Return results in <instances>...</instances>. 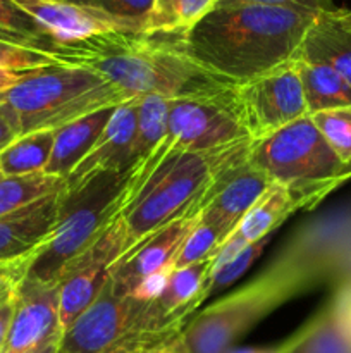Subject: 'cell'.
Listing matches in <instances>:
<instances>
[{
	"instance_id": "1",
	"label": "cell",
	"mask_w": 351,
	"mask_h": 353,
	"mask_svg": "<svg viewBox=\"0 0 351 353\" xmlns=\"http://www.w3.org/2000/svg\"><path fill=\"white\" fill-rule=\"evenodd\" d=\"M319 12L277 6L217 7L178 40L193 61L240 85L295 61Z\"/></svg>"
},
{
	"instance_id": "2",
	"label": "cell",
	"mask_w": 351,
	"mask_h": 353,
	"mask_svg": "<svg viewBox=\"0 0 351 353\" xmlns=\"http://www.w3.org/2000/svg\"><path fill=\"white\" fill-rule=\"evenodd\" d=\"M61 64L83 65L123 90L131 99L158 95L165 99L222 95L234 83L193 61L178 37L112 33L72 45H61Z\"/></svg>"
},
{
	"instance_id": "3",
	"label": "cell",
	"mask_w": 351,
	"mask_h": 353,
	"mask_svg": "<svg viewBox=\"0 0 351 353\" xmlns=\"http://www.w3.org/2000/svg\"><path fill=\"white\" fill-rule=\"evenodd\" d=\"M253 145L244 138L213 150L171 155L157 165L119 214L127 234L124 255L205 199L226 172L248 161Z\"/></svg>"
},
{
	"instance_id": "4",
	"label": "cell",
	"mask_w": 351,
	"mask_h": 353,
	"mask_svg": "<svg viewBox=\"0 0 351 353\" xmlns=\"http://www.w3.org/2000/svg\"><path fill=\"white\" fill-rule=\"evenodd\" d=\"M131 100L127 93L83 65L52 64L24 72L14 86L0 95L17 124L19 134L57 130L71 121L103 107Z\"/></svg>"
},
{
	"instance_id": "5",
	"label": "cell",
	"mask_w": 351,
	"mask_h": 353,
	"mask_svg": "<svg viewBox=\"0 0 351 353\" xmlns=\"http://www.w3.org/2000/svg\"><path fill=\"white\" fill-rule=\"evenodd\" d=\"M313 271L299 261H279L246 286L191 317L181 334L188 353H229L240 338L275 309L312 286Z\"/></svg>"
},
{
	"instance_id": "6",
	"label": "cell",
	"mask_w": 351,
	"mask_h": 353,
	"mask_svg": "<svg viewBox=\"0 0 351 353\" xmlns=\"http://www.w3.org/2000/svg\"><path fill=\"white\" fill-rule=\"evenodd\" d=\"M133 169L102 172L67 192L54 233L33 255L24 279L58 283L62 272L88 250L124 209Z\"/></svg>"
},
{
	"instance_id": "7",
	"label": "cell",
	"mask_w": 351,
	"mask_h": 353,
	"mask_svg": "<svg viewBox=\"0 0 351 353\" xmlns=\"http://www.w3.org/2000/svg\"><path fill=\"white\" fill-rule=\"evenodd\" d=\"M248 161L274 183L296 192L327 195L351 178V165L337 157L310 116L255 141Z\"/></svg>"
},
{
	"instance_id": "8",
	"label": "cell",
	"mask_w": 351,
	"mask_h": 353,
	"mask_svg": "<svg viewBox=\"0 0 351 353\" xmlns=\"http://www.w3.org/2000/svg\"><path fill=\"white\" fill-rule=\"evenodd\" d=\"M244 138H248V134L241 126L240 114L234 103V88L222 95L171 100L164 140L157 150L133 171L127 185L126 202L147 181L151 171L171 155L213 150Z\"/></svg>"
},
{
	"instance_id": "9",
	"label": "cell",
	"mask_w": 351,
	"mask_h": 353,
	"mask_svg": "<svg viewBox=\"0 0 351 353\" xmlns=\"http://www.w3.org/2000/svg\"><path fill=\"white\" fill-rule=\"evenodd\" d=\"M145 305L131 295H117L109 281L95 302L62 333L58 353H120L155 343L158 340L140 336L136 331Z\"/></svg>"
},
{
	"instance_id": "10",
	"label": "cell",
	"mask_w": 351,
	"mask_h": 353,
	"mask_svg": "<svg viewBox=\"0 0 351 353\" xmlns=\"http://www.w3.org/2000/svg\"><path fill=\"white\" fill-rule=\"evenodd\" d=\"M234 103L244 133L253 141L308 116L296 59L234 86Z\"/></svg>"
},
{
	"instance_id": "11",
	"label": "cell",
	"mask_w": 351,
	"mask_h": 353,
	"mask_svg": "<svg viewBox=\"0 0 351 353\" xmlns=\"http://www.w3.org/2000/svg\"><path fill=\"white\" fill-rule=\"evenodd\" d=\"M127 250V234L119 216L102 236L65 268L58 279V316L62 333L92 305L110 281L112 268Z\"/></svg>"
},
{
	"instance_id": "12",
	"label": "cell",
	"mask_w": 351,
	"mask_h": 353,
	"mask_svg": "<svg viewBox=\"0 0 351 353\" xmlns=\"http://www.w3.org/2000/svg\"><path fill=\"white\" fill-rule=\"evenodd\" d=\"M215 186L205 199L195 203L178 219L165 224L157 233L148 236L143 243L133 248L129 254L124 255L114 265L112 272H110V286L117 295H133L134 290L143 281L160 274V272L169 271V269H174L176 255H178L181 245L184 243L186 236L200 223L203 209L209 205L210 199L215 192Z\"/></svg>"
},
{
	"instance_id": "13",
	"label": "cell",
	"mask_w": 351,
	"mask_h": 353,
	"mask_svg": "<svg viewBox=\"0 0 351 353\" xmlns=\"http://www.w3.org/2000/svg\"><path fill=\"white\" fill-rule=\"evenodd\" d=\"M62 338L58 283L40 285L23 279L9 336L0 353H31Z\"/></svg>"
},
{
	"instance_id": "14",
	"label": "cell",
	"mask_w": 351,
	"mask_h": 353,
	"mask_svg": "<svg viewBox=\"0 0 351 353\" xmlns=\"http://www.w3.org/2000/svg\"><path fill=\"white\" fill-rule=\"evenodd\" d=\"M58 45H72L112 33H141L134 24L67 0H14Z\"/></svg>"
},
{
	"instance_id": "15",
	"label": "cell",
	"mask_w": 351,
	"mask_h": 353,
	"mask_svg": "<svg viewBox=\"0 0 351 353\" xmlns=\"http://www.w3.org/2000/svg\"><path fill=\"white\" fill-rule=\"evenodd\" d=\"M138 103L140 99H131L116 107L102 137L65 179L67 192L76 190L102 172L133 169L131 157H133L134 134H136Z\"/></svg>"
},
{
	"instance_id": "16",
	"label": "cell",
	"mask_w": 351,
	"mask_h": 353,
	"mask_svg": "<svg viewBox=\"0 0 351 353\" xmlns=\"http://www.w3.org/2000/svg\"><path fill=\"white\" fill-rule=\"evenodd\" d=\"M65 188L0 216V262L33 257L58 223Z\"/></svg>"
},
{
	"instance_id": "17",
	"label": "cell",
	"mask_w": 351,
	"mask_h": 353,
	"mask_svg": "<svg viewBox=\"0 0 351 353\" xmlns=\"http://www.w3.org/2000/svg\"><path fill=\"white\" fill-rule=\"evenodd\" d=\"M272 183L274 181L262 169L255 168L250 161L243 162L219 179L200 221L220 228L231 236Z\"/></svg>"
},
{
	"instance_id": "18",
	"label": "cell",
	"mask_w": 351,
	"mask_h": 353,
	"mask_svg": "<svg viewBox=\"0 0 351 353\" xmlns=\"http://www.w3.org/2000/svg\"><path fill=\"white\" fill-rule=\"evenodd\" d=\"M323 195L326 193L320 192H296L279 183H272L241 219L236 233L248 243H257L264 238L272 236V233L296 210L305 205H313Z\"/></svg>"
},
{
	"instance_id": "19",
	"label": "cell",
	"mask_w": 351,
	"mask_h": 353,
	"mask_svg": "<svg viewBox=\"0 0 351 353\" xmlns=\"http://www.w3.org/2000/svg\"><path fill=\"white\" fill-rule=\"evenodd\" d=\"M116 107H103L57 128L50 161L43 172L55 178L67 179L72 169L88 155L96 140L102 137Z\"/></svg>"
},
{
	"instance_id": "20",
	"label": "cell",
	"mask_w": 351,
	"mask_h": 353,
	"mask_svg": "<svg viewBox=\"0 0 351 353\" xmlns=\"http://www.w3.org/2000/svg\"><path fill=\"white\" fill-rule=\"evenodd\" d=\"M336 10L317 14L303 38L298 57L330 65L351 86V30L337 21Z\"/></svg>"
},
{
	"instance_id": "21",
	"label": "cell",
	"mask_w": 351,
	"mask_h": 353,
	"mask_svg": "<svg viewBox=\"0 0 351 353\" xmlns=\"http://www.w3.org/2000/svg\"><path fill=\"white\" fill-rule=\"evenodd\" d=\"M308 116L339 107H351V86L346 79L322 62L296 57Z\"/></svg>"
},
{
	"instance_id": "22",
	"label": "cell",
	"mask_w": 351,
	"mask_h": 353,
	"mask_svg": "<svg viewBox=\"0 0 351 353\" xmlns=\"http://www.w3.org/2000/svg\"><path fill=\"white\" fill-rule=\"evenodd\" d=\"M219 0H153L143 24V34L182 37L217 9Z\"/></svg>"
},
{
	"instance_id": "23",
	"label": "cell",
	"mask_w": 351,
	"mask_h": 353,
	"mask_svg": "<svg viewBox=\"0 0 351 353\" xmlns=\"http://www.w3.org/2000/svg\"><path fill=\"white\" fill-rule=\"evenodd\" d=\"M55 130L21 134L0 152V176H24L43 172L54 148Z\"/></svg>"
},
{
	"instance_id": "24",
	"label": "cell",
	"mask_w": 351,
	"mask_h": 353,
	"mask_svg": "<svg viewBox=\"0 0 351 353\" xmlns=\"http://www.w3.org/2000/svg\"><path fill=\"white\" fill-rule=\"evenodd\" d=\"M171 99L158 95L140 97L131 168L138 169L160 145L167 131Z\"/></svg>"
},
{
	"instance_id": "25",
	"label": "cell",
	"mask_w": 351,
	"mask_h": 353,
	"mask_svg": "<svg viewBox=\"0 0 351 353\" xmlns=\"http://www.w3.org/2000/svg\"><path fill=\"white\" fill-rule=\"evenodd\" d=\"M0 41L57 55L61 45L14 0H0Z\"/></svg>"
},
{
	"instance_id": "26",
	"label": "cell",
	"mask_w": 351,
	"mask_h": 353,
	"mask_svg": "<svg viewBox=\"0 0 351 353\" xmlns=\"http://www.w3.org/2000/svg\"><path fill=\"white\" fill-rule=\"evenodd\" d=\"M65 188V179L47 172L24 176H0V216L38 202Z\"/></svg>"
},
{
	"instance_id": "27",
	"label": "cell",
	"mask_w": 351,
	"mask_h": 353,
	"mask_svg": "<svg viewBox=\"0 0 351 353\" xmlns=\"http://www.w3.org/2000/svg\"><path fill=\"white\" fill-rule=\"evenodd\" d=\"M299 331L301 340L296 353H351V334L330 305Z\"/></svg>"
},
{
	"instance_id": "28",
	"label": "cell",
	"mask_w": 351,
	"mask_h": 353,
	"mask_svg": "<svg viewBox=\"0 0 351 353\" xmlns=\"http://www.w3.org/2000/svg\"><path fill=\"white\" fill-rule=\"evenodd\" d=\"M268 240H270V236L264 238V240L257 241V243L248 245V247L244 248L241 254H237L233 261L220 262V264H215V262L212 261L209 276H206L205 285H203L202 295H200V307H202L203 302H206L210 296L222 292L227 286L234 285V283L253 265V262L260 257L264 248L267 247Z\"/></svg>"
},
{
	"instance_id": "29",
	"label": "cell",
	"mask_w": 351,
	"mask_h": 353,
	"mask_svg": "<svg viewBox=\"0 0 351 353\" xmlns=\"http://www.w3.org/2000/svg\"><path fill=\"white\" fill-rule=\"evenodd\" d=\"M310 119L337 157L346 165H351V107L322 110L312 114Z\"/></svg>"
},
{
	"instance_id": "30",
	"label": "cell",
	"mask_w": 351,
	"mask_h": 353,
	"mask_svg": "<svg viewBox=\"0 0 351 353\" xmlns=\"http://www.w3.org/2000/svg\"><path fill=\"white\" fill-rule=\"evenodd\" d=\"M227 238L229 236L220 228L200 221L179 248L174 261V269L188 268V265L206 261L215 255V252L222 247Z\"/></svg>"
},
{
	"instance_id": "31",
	"label": "cell",
	"mask_w": 351,
	"mask_h": 353,
	"mask_svg": "<svg viewBox=\"0 0 351 353\" xmlns=\"http://www.w3.org/2000/svg\"><path fill=\"white\" fill-rule=\"evenodd\" d=\"M71 3L100 10L120 21L134 24L143 33L145 17L150 10L153 0H67Z\"/></svg>"
},
{
	"instance_id": "32",
	"label": "cell",
	"mask_w": 351,
	"mask_h": 353,
	"mask_svg": "<svg viewBox=\"0 0 351 353\" xmlns=\"http://www.w3.org/2000/svg\"><path fill=\"white\" fill-rule=\"evenodd\" d=\"M0 64L12 69L16 72H30L34 69L47 68V65L58 64V59L47 52L33 50V48L16 47V45L2 43L0 41Z\"/></svg>"
},
{
	"instance_id": "33",
	"label": "cell",
	"mask_w": 351,
	"mask_h": 353,
	"mask_svg": "<svg viewBox=\"0 0 351 353\" xmlns=\"http://www.w3.org/2000/svg\"><path fill=\"white\" fill-rule=\"evenodd\" d=\"M31 259L33 257L0 262V302H3V300L16 293V290L19 288L24 276H26Z\"/></svg>"
},
{
	"instance_id": "34",
	"label": "cell",
	"mask_w": 351,
	"mask_h": 353,
	"mask_svg": "<svg viewBox=\"0 0 351 353\" xmlns=\"http://www.w3.org/2000/svg\"><path fill=\"white\" fill-rule=\"evenodd\" d=\"M241 6H277L308 10H336L332 0H219V3H217V7Z\"/></svg>"
},
{
	"instance_id": "35",
	"label": "cell",
	"mask_w": 351,
	"mask_h": 353,
	"mask_svg": "<svg viewBox=\"0 0 351 353\" xmlns=\"http://www.w3.org/2000/svg\"><path fill=\"white\" fill-rule=\"evenodd\" d=\"M140 353H188L181 331L145 347Z\"/></svg>"
},
{
	"instance_id": "36",
	"label": "cell",
	"mask_w": 351,
	"mask_h": 353,
	"mask_svg": "<svg viewBox=\"0 0 351 353\" xmlns=\"http://www.w3.org/2000/svg\"><path fill=\"white\" fill-rule=\"evenodd\" d=\"M16 303H17V290L14 295L0 302V352H2L3 345H6L7 336H9L10 324H12L14 312H16Z\"/></svg>"
},
{
	"instance_id": "37",
	"label": "cell",
	"mask_w": 351,
	"mask_h": 353,
	"mask_svg": "<svg viewBox=\"0 0 351 353\" xmlns=\"http://www.w3.org/2000/svg\"><path fill=\"white\" fill-rule=\"evenodd\" d=\"M17 137H21L17 124L14 117L10 116L9 110L3 105H0V152L6 147H9Z\"/></svg>"
},
{
	"instance_id": "38",
	"label": "cell",
	"mask_w": 351,
	"mask_h": 353,
	"mask_svg": "<svg viewBox=\"0 0 351 353\" xmlns=\"http://www.w3.org/2000/svg\"><path fill=\"white\" fill-rule=\"evenodd\" d=\"M299 340H301V331L292 334L288 341L277 345V347H265V348H233L229 353H292L298 348Z\"/></svg>"
},
{
	"instance_id": "39",
	"label": "cell",
	"mask_w": 351,
	"mask_h": 353,
	"mask_svg": "<svg viewBox=\"0 0 351 353\" xmlns=\"http://www.w3.org/2000/svg\"><path fill=\"white\" fill-rule=\"evenodd\" d=\"M21 74L24 72H16L12 69L6 68L3 64H0V95L6 93L10 86H14L17 83V79L21 78Z\"/></svg>"
},
{
	"instance_id": "40",
	"label": "cell",
	"mask_w": 351,
	"mask_h": 353,
	"mask_svg": "<svg viewBox=\"0 0 351 353\" xmlns=\"http://www.w3.org/2000/svg\"><path fill=\"white\" fill-rule=\"evenodd\" d=\"M336 17L343 26H346L348 30H351V9H337Z\"/></svg>"
},
{
	"instance_id": "41",
	"label": "cell",
	"mask_w": 351,
	"mask_h": 353,
	"mask_svg": "<svg viewBox=\"0 0 351 353\" xmlns=\"http://www.w3.org/2000/svg\"><path fill=\"white\" fill-rule=\"evenodd\" d=\"M58 343H61V338H58V340L50 341V343L43 345V347L36 348V350H33L31 353H58Z\"/></svg>"
},
{
	"instance_id": "42",
	"label": "cell",
	"mask_w": 351,
	"mask_h": 353,
	"mask_svg": "<svg viewBox=\"0 0 351 353\" xmlns=\"http://www.w3.org/2000/svg\"><path fill=\"white\" fill-rule=\"evenodd\" d=\"M141 350H143V348H136V350H124V352H120V353H140Z\"/></svg>"
},
{
	"instance_id": "43",
	"label": "cell",
	"mask_w": 351,
	"mask_h": 353,
	"mask_svg": "<svg viewBox=\"0 0 351 353\" xmlns=\"http://www.w3.org/2000/svg\"><path fill=\"white\" fill-rule=\"evenodd\" d=\"M292 353H296V352H292Z\"/></svg>"
}]
</instances>
